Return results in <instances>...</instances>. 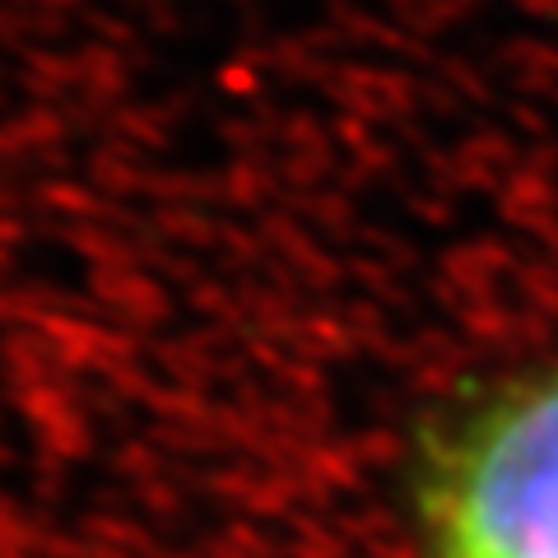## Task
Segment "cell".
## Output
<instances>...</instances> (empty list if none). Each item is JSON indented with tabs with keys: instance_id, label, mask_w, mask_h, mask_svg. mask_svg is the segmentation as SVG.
Listing matches in <instances>:
<instances>
[{
	"instance_id": "1",
	"label": "cell",
	"mask_w": 558,
	"mask_h": 558,
	"mask_svg": "<svg viewBox=\"0 0 558 558\" xmlns=\"http://www.w3.org/2000/svg\"><path fill=\"white\" fill-rule=\"evenodd\" d=\"M418 484L428 558H558V359L461 400Z\"/></svg>"
}]
</instances>
